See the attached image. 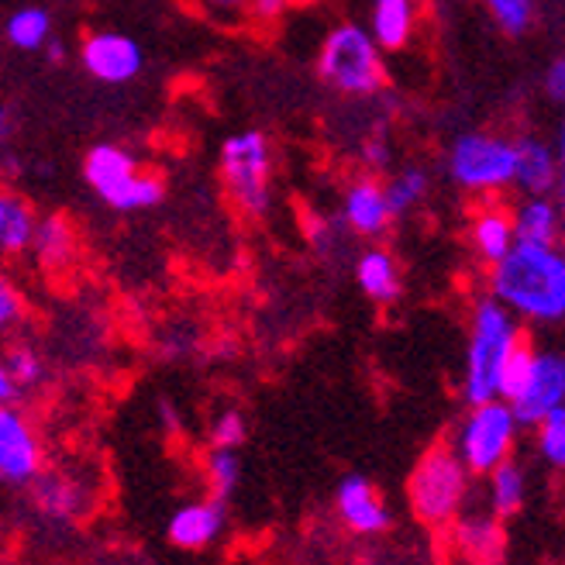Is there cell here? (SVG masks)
<instances>
[{
	"label": "cell",
	"instance_id": "obj_1",
	"mask_svg": "<svg viewBox=\"0 0 565 565\" xmlns=\"http://www.w3.org/2000/svg\"><path fill=\"white\" fill-rule=\"evenodd\" d=\"M490 297L527 324L565 321V252L558 245L518 242L490 266Z\"/></svg>",
	"mask_w": 565,
	"mask_h": 565
},
{
	"label": "cell",
	"instance_id": "obj_2",
	"mask_svg": "<svg viewBox=\"0 0 565 565\" xmlns=\"http://www.w3.org/2000/svg\"><path fill=\"white\" fill-rule=\"evenodd\" d=\"M524 334L521 321L500 300H476L469 315L466 362H462V401L466 407H479L490 401H503V376L511 359L521 352Z\"/></svg>",
	"mask_w": 565,
	"mask_h": 565
},
{
	"label": "cell",
	"instance_id": "obj_3",
	"mask_svg": "<svg viewBox=\"0 0 565 565\" xmlns=\"http://www.w3.org/2000/svg\"><path fill=\"white\" fill-rule=\"evenodd\" d=\"M469 469L451 445H435L417 459L407 479V500L420 524L448 527L456 524L469 500Z\"/></svg>",
	"mask_w": 565,
	"mask_h": 565
},
{
	"label": "cell",
	"instance_id": "obj_4",
	"mask_svg": "<svg viewBox=\"0 0 565 565\" xmlns=\"http://www.w3.org/2000/svg\"><path fill=\"white\" fill-rule=\"evenodd\" d=\"M503 401L514 407L524 428H539L548 414L565 407V355L524 342L507 365Z\"/></svg>",
	"mask_w": 565,
	"mask_h": 565
},
{
	"label": "cell",
	"instance_id": "obj_5",
	"mask_svg": "<svg viewBox=\"0 0 565 565\" xmlns=\"http://www.w3.org/2000/svg\"><path fill=\"white\" fill-rule=\"evenodd\" d=\"M318 73L331 90L352 97L376 94L383 87V49L365 24L342 21L318 52Z\"/></svg>",
	"mask_w": 565,
	"mask_h": 565
},
{
	"label": "cell",
	"instance_id": "obj_6",
	"mask_svg": "<svg viewBox=\"0 0 565 565\" xmlns=\"http://www.w3.org/2000/svg\"><path fill=\"white\" fill-rule=\"evenodd\" d=\"M445 173L466 193H500L518 180V141L490 131H462L445 152Z\"/></svg>",
	"mask_w": 565,
	"mask_h": 565
},
{
	"label": "cell",
	"instance_id": "obj_7",
	"mask_svg": "<svg viewBox=\"0 0 565 565\" xmlns=\"http://www.w3.org/2000/svg\"><path fill=\"white\" fill-rule=\"evenodd\" d=\"M524 424L518 420L514 407L507 401H490L469 407L459 420V428L451 431L448 445L456 448V456L466 462L472 476H490L503 462L514 459L518 435Z\"/></svg>",
	"mask_w": 565,
	"mask_h": 565
},
{
	"label": "cell",
	"instance_id": "obj_8",
	"mask_svg": "<svg viewBox=\"0 0 565 565\" xmlns=\"http://www.w3.org/2000/svg\"><path fill=\"white\" fill-rule=\"evenodd\" d=\"M83 180L90 183V190L100 196L107 207L115 211H149L162 201V180L156 173H141L138 159L115 146V141H104L94 146L83 159Z\"/></svg>",
	"mask_w": 565,
	"mask_h": 565
},
{
	"label": "cell",
	"instance_id": "obj_9",
	"mask_svg": "<svg viewBox=\"0 0 565 565\" xmlns=\"http://www.w3.org/2000/svg\"><path fill=\"white\" fill-rule=\"evenodd\" d=\"M221 180L228 190L232 204L245 217H263L269 211V180H273V156L263 131L248 128L221 146Z\"/></svg>",
	"mask_w": 565,
	"mask_h": 565
},
{
	"label": "cell",
	"instance_id": "obj_10",
	"mask_svg": "<svg viewBox=\"0 0 565 565\" xmlns=\"http://www.w3.org/2000/svg\"><path fill=\"white\" fill-rule=\"evenodd\" d=\"M42 476V441L21 407H0V479L8 487H32Z\"/></svg>",
	"mask_w": 565,
	"mask_h": 565
},
{
	"label": "cell",
	"instance_id": "obj_11",
	"mask_svg": "<svg viewBox=\"0 0 565 565\" xmlns=\"http://www.w3.org/2000/svg\"><path fill=\"white\" fill-rule=\"evenodd\" d=\"M79 60H83V70L94 79L110 83V87L128 83L141 73V49L131 35H121V32L87 35L79 49Z\"/></svg>",
	"mask_w": 565,
	"mask_h": 565
},
{
	"label": "cell",
	"instance_id": "obj_12",
	"mask_svg": "<svg viewBox=\"0 0 565 565\" xmlns=\"http://www.w3.org/2000/svg\"><path fill=\"white\" fill-rule=\"evenodd\" d=\"M224 527H228V514H224V500L217 497H201L180 503L166 524V539L183 552H204L211 548Z\"/></svg>",
	"mask_w": 565,
	"mask_h": 565
},
{
	"label": "cell",
	"instance_id": "obj_13",
	"mask_svg": "<svg viewBox=\"0 0 565 565\" xmlns=\"http://www.w3.org/2000/svg\"><path fill=\"white\" fill-rule=\"evenodd\" d=\"M334 511L352 534L376 539L390 527V511L380 490L365 476H345L334 490Z\"/></svg>",
	"mask_w": 565,
	"mask_h": 565
},
{
	"label": "cell",
	"instance_id": "obj_14",
	"mask_svg": "<svg viewBox=\"0 0 565 565\" xmlns=\"http://www.w3.org/2000/svg\"><path fill=\"white\" fill-rule=\"evenodd\" d=\"M342 217L355 235L380 238L393 224V217H397L390 207L386 183H380L373 177H362V180L349 183L342 193Z\"/></svg>",
	"mask_w": 565,
	"mask_h": 565
},
{
	"label": "cell",
	"instance_id": "obj_15",
	"mask_svg": "<svg viewBox=\"0 0 565 565\" xmlns=\"http://www.w3.org/2000/svg\"><path fill=\"white\" fill-rule=\"evenodd\" d=\"M565 177L562 159L542 138H521L518 141V180L514 186L524 196H555Z\"/></svg>",
	"mask_w": 565,
	"mask_h": 565
},
{
	"label": "cell",
	"instance_id": "obj_16",
	"mask_svg": "<svg viewBox=\"0 0 565 565\" xmlns=\"http://www.w3.org/2000/svg\"><path fill=\"white\" fill-rule=\"evenodd\" d=\"M469 245L476 252L479 263L497 266L507 252L518 245V228H514V211H507L500 204L479 207L469 224Z\"/></svg>",
	"mask_w": 565,
	"mask_h": 565
},
{
	"label": "cell",
	"instance_id": "obj_17",
	"mask_svg": "<svg viewBox=\"0 0 565 565\" xmlns=\"http://www.w3.org/2000/svg\"><path fill=\"white\" fill-rule=\"evenodd\" d=\"M417 0H370V21H365V28L373 32L383 52H401L417 32Z\"/></svg>",
	"mask_w": 565,
	"mask_h": 565
},
{
	"label": "cell",
	"instance_id": "obj_18",
	"mask_svg": "<svg viewBox=\"0 0 565 565\" xmlns=\"http://www.w3.org/2000/svg\"><path fill=\"white\" fill-rule=\"evenodd\" d=\"M32 503L45 521L66 524L87 511V493L73 476H39L32 483Z\"/></svg>",
	"mask_w": 565,
	"mask_h": 565
},
{
	"label": "cell",
	"instance_id": "obj_19",
	"mask_svg": "<svg viewBox=\"0 0 565 565\" xmlns=\"http://www.w3.org/2000/svg\"><path fill=\"white\" fill-rule=\"evenodd\" d=\"M456 545L476 565H497L503 558V527L497 514H462L456 521Z\"/></svg>",
	"mask_w": 565,
	"mask_h": 565
},
{
	"label": "cell",
	"instance_id": "obj_20",
	"mask_svg": "<svg viewBox=\"0 0 565 565\" xmlns=\"http://www.w3.org/2000/svg\"><path fill=\"white\" fill-rule=\"evenodd\" d=\"M45 376V365L32 345H11L0 362V401L4 407H18L28 393H35Z\"/></svg>",
	"mask_w": 565,
	"mask_h": 565
},
{
	"label": "cell",
	"instance_id": "obj_21",
	"mask_svg": "<svg viewBox=\"0 0 565 565\" xmlns=\"http://www.w3.org/2000/svg\"><path fill=\"white\" fill-rule=\"evenodd\" d=\"M355 282L359 290L370 297L373 303H393L401 297L404 282H401V266L390 256L386 248H365L359 263H355Z\"/></svg>",
	"mask_w": 565,
	"mask_h": 565
},
{
	"label": "cell",
	"instance_id": "obj_22",
	"mask_svg": "<svg viewBox=\"0 0 565 565\" xmlns=\"http://www.w3.org/2000/svg\"><path fill=\"white\" fill-rule=\"evenodd\" d=\"M514 228L518 242L527 245H558L565 224L555 196H524L514 207Z\"/></svg>",
	"mask_w": 565,
	"mask_h": 565
},
{
	"label": "cell",
	"instance_id": "obj_23",
	"mask_svg": "<svg viewBox=\"0 0 565 565\" xmlns=\"http://www.w3.org/2000/svg\"><path fill=\"white\" fill-rule=\"evenodd\" d=\"M39 214L35 207L18 193H0V252L4 256H21L35 245L39 235Z\"/></svg>",
	"mask_w": 565,
	"mask_h": 565
},
{
	"label": "cell",
	"instance_id": "obj_24",
	"mask_svg": "<svg viewBox=\"0 0 565 565\" xmlns=\"http://www.w3.org/2000/svg\"><path fill=\"white\" fill-rule=\"evenodd\" d=\"M524 500H527V472L514 459L487 476V507L500 521L514 518L524 507Z\"/></svg>",
	"mask_w": 565,
	"mask_h": 565
},
{
	"label": "cell",
	"instance_id": "obj_25",
	"mask_svg": "<svg viewBox=\"0 0 565 565\" xmlns=\"http://www.w3.org/2000/svg\"><path fill=\"white\" fill-rule=\"evenodd\" d=\"M32 252L39 256V263L45 269H63L73 263V252H76V235H73V224L60 214H49L39 224V235Z\"/></svg>",
	"mask_w": 565,
	"mask_h": 565
},
{
	"label": "cell",
	"instance_id": "obj_26",
	"mask_svg": "<svg viewBox=\"0 0 565 565\" xmlns=\"http://www.w3.org/2000/svg\"><path fill=\"white\" fill-rule=\"evenodd\" d=\"M4 39L21 52H42L52 39V18L45 8H18L4 21Z\"/></svg>",
	"mask_w": 565,
	"mask_h": 565
},
{
	"label": "cell",
	"instance_id": "obj_27",
	"mask_svg": "<svg viewBox=\"0 0 565 565\" xmlns=\"http://www.w3.org/2000/svg\"><path fill=\"white\" fill-rule=\"evenodd\" d=\"M428 186H431V177H428V169H420V166H404L401 173H393V180L386 183L393 214L397 217L411 214L424 196H428Z\"/></svg>",
	"mask_w": 565,
	"mask_h": 565
},
{
	"label": "cell",
	"instance_id": "obj_28",
	"mask_svg": "<svg viewBox=\"0 0 565 565\" xmlns=\"http://www.w3.org/2000/svg\"><path fill=\"white\" fill-rule=\"evenodd\" d=\"M204 479L211 487V497L224 500L238 490V479H242V459L238 451L232 448H211L207 459H204Z\"/></svg>",
	"mask_w": 565,
	"mask_h": 565
},
{
	"label": "cell",
	"instance_id": "obj_29",
	"mask_svg": "<svg viewBox=\"0 0 565 565\" xmlns=\"http://www.w3.org/2000/svg\"><path fill=\"white\" fill-rule=\"evenodd\" d=\"M534 451H539V459L548 469L565 472V407L548 414L539 428H534Z\"/></svg>",
	"mask_w": 565,
	"mask_h": 565
},
{
	"label": "cell",
	"instance_id": "obj_30",
	"mask_svg": "<svg viewBox=\"0 0 565 565\" xmlns=\"http://www.w3.org/2000/svg\"><path fill=\"white\" fill-rule=\"evenodd\" d=\"M483 4L507 35H524L539 14V0H483Z\"/></svg>",
	"mask_w": 565,
	"mask_h": 565
},
{
	"label": "cell",
	"instance_id": "obj_31",
	"mask_svg": "<svg viewBox=\"0 0 565 565\" xmlns=\"http://www.w3.org/2000/svg\"><path fill=\"white\" fill-rule=\"evenodd\" d=\"M207 435H211V448L238 451L242 441L248 438V420H245V414L238 407H221L207 424Z\"/></svg>",
	"mask_w": 565,
	"mask_h": 565
},
{
	"label": "cell",
	"instance_id": "obj_32",
	"mask_svg": "<svg viewBox=\"0 0 565 565\" xmlns=\"http://www.w3.org/2000/svg\"><path fill=\"white\" fill-rule=\"evenodd\" d=\"M24 321V297L14 282H0V328L4 331H14L18 324Z\"/></svg>",
	"mask_w": 565,
	"mask_h": 565
},
{
	"label": "cell",
	"instance_id": "obj_33",
	"mask_svg": "<svg viewBox=\"0 0 565 565\" xmlns=\"http://www.w3.org/2000/svg\"><path fill=\"white\" fill-rule=\"evenodd\" d=\"M545 94L555 100V104H565V55L545 70Z\"/></svg>",
	"mask_w": 565,
	"mask_h": 565
},
{
	"label": "cell",
	"instance_id": "obj_34",
	"mask_svg": "<svg viewBox=\"0 0 565 565\" xmlns=\"http://www.w3.org/2000/svg\"><path fill=\"white\" fill-rule=\"evenodd\" d=\"M365 162H370V166H386L390 162V149L383 146V141H370V146H365Z\"/></svg>",
	"mask_w": 565,
	"mask_h": 565
},
{
	"label": "cell",
	"instance_id": "obj_35",
	"mask_svg": "<svg viewBox=\"0 0 565 565\" xmlns=\"http://www.w3.org/2000/svg\"><path fill=\"white\" fill-rule=\"evenodd\" d=\"M282 8H287V0H256V14H259V18H266V21L279 18V14H282Z\"/></svg>",
	"mask_w": 565,
	"mask_h": 565
},
{
	"label": "cell",
	"instance_id": "obj_36",
	"mask_svg": "<svg viewBox=\"0 0 565 565\" xmlns=\"http://www.w3.org/2000/svg\"><path fill=\"white\" fill-rule=\"evenodd\" d=\"M42 52H45V60H49V63H63V55H66V49H63L60 39H49V45H45Z\"/></svg>",
	"mask_w": 565,
	"mask_h": 565
},
{
	"label": "cell",
	"instance_id": "obj_37",
	"mask_svg": "<svg viewBox=\"0 0 565 565\" xmlns=\"http://www.w3.org/2000/svg\"><path fill=\"white\" fill-rule=\"evenodd\" d=\"M555 152H558V159H562V169H565V115H562V121H558V135H555Z\"/></svg>",
	"mask_w": 565,
	"mask_h": 565
},
{
	"label": "cell",
	"instance_id": "obj_38",
	"mask_svg": "<svg viewBox=\"0 0 565 565\" xmlns=\"http://www.w3.org/2000/svg\"><path fill=\"white\" fill-rule=\"evenodd\" d=\"M201 4H207V8H242L245 0H201Z\"/></svg>",
	"mask_w": 565,
	"mask_h": 565
},
{
	"label": "cell",
	"instance_id": "obj_39",
	"mask_svg": "<svg viewBox=\"0 0 565 565\" xmlns=\"http://www.w3.org/2000/svg\"><path fill=\"white\" fill-rule=\"evenodd\" d=\"M555 201H558V211H562V224H565V177H562V183H558V190H555Z\"/></svg>",
	"mask_w": 565,
	"mask_h": 565
},
{
	"label": "cell",
	"instance_id": "obj_40",
	"mask_svg": "<svg viewBox=\"0 0 565 565\" xmlns=\"http://www.w3.org/2000/svg\"><path fill=\"white\" fill-rule=\"evenodd\" d=\"M287 4H307V0H287Z\"/></svg>",
	"mask_w": 565,
	"mask_h": 565
},
{
	"label": "cell",
	"instance_id": "obj_41",
	"mask_svg": "<svg viewBox=\"0 0 565 565\" xmlns=\"http://www.w3.org/2000/svg\"><path fill=\"white\" fill-rule=\"evenodd\" d=\"M21 565H45V562H21Z\"/></svg>",
	"mask_w": 565,
	"mask_h": 565
}]
</instances>
